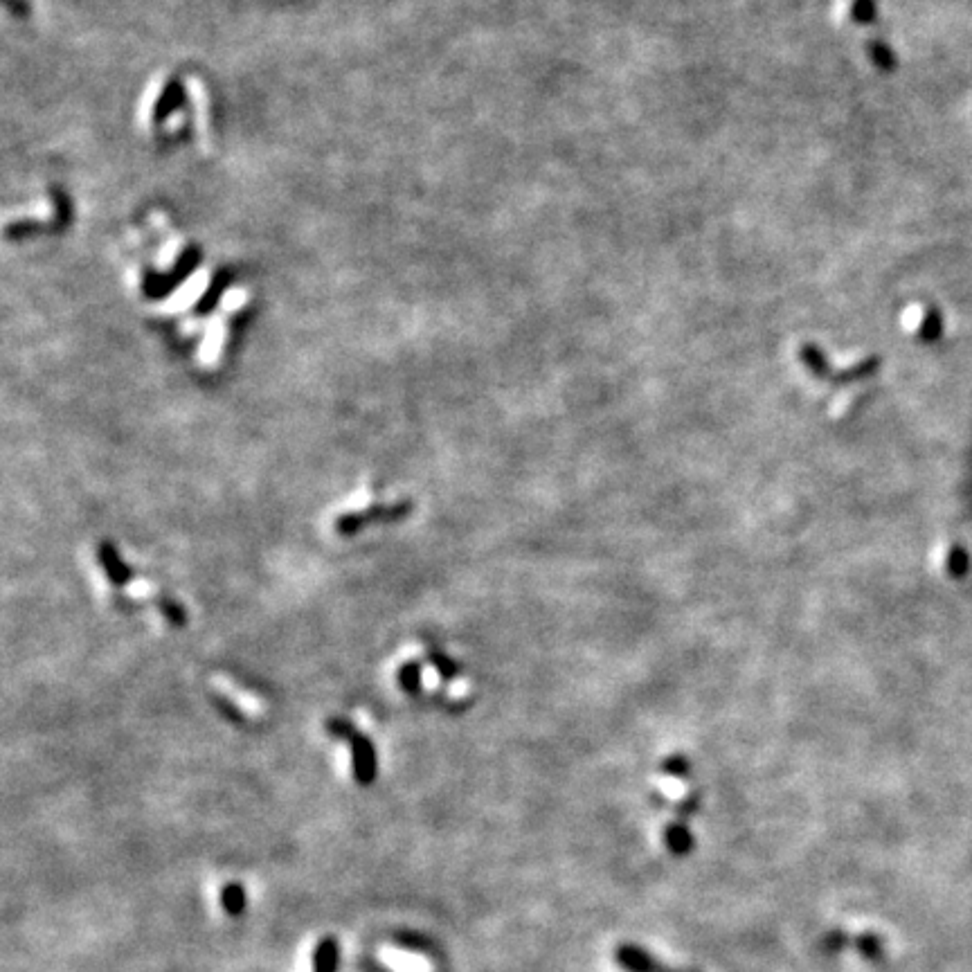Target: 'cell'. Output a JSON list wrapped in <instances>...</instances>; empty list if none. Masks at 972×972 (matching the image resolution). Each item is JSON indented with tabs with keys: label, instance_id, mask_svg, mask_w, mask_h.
<instances>
[{
	"label": "cell",
	"instance_id": "52a82bcc",
	"mask_svg": "<svg viewBox=\"0 0 972 972\" xmlns=\"http://www.w3.org/2000/svg\"><path fill=\"white\" fill-rule=\"evenodd\" d=\"M846 945H849V934H844V932H840V930L828 932V934L824 936V939H822V950H824V952H831V954L844 950Z\"/></svg>",
	"mask_w": 972,
	"mask_h": 972
},
{
	"label": "cell",
	"instance_id": "6da1fadb",
	"mask_svg": "<svg viewBox=\"0 0 972 972\" xmlns=\"http://www.w3.org/2000/svg\"><path fill=\"white\" fill-rule=\"evenodd\" d=\"M615 959L626 972H698V970H678L669 968L657 961L651 952L633 943H621L615 950Z\"/></svg>",
	"mask_w": 972,
	"mask_h": 972
},
{
	"label": "cell",
	"instance_id": "7a4b0ae2",
	"mask_svg": "<svg viewBox=\"0 0 972 972\" xmlns=\"http://www.w3.org/2000/svg\"><path fill=\"white\" fill-rule=\"evenodd\" d=\"M664 844L673 855H687L693 851V835L687 824L673 822L664 828Z\"/></svg>",
	"mask_w": 972,
	"mask_h": 972
},
{
	"label": "cell",
	"instance_id": "8992f818",
	"mask_svg": "<svg viewBox=\"0 0 972 972\" xmlns=\"http://www.w3.org/2000/svg\"><path fill=\"white\" fill-rule=\"evenodd\" d=\"M221 903H223V909L228 914H232V916L243 914V909H246V903H248L246 889H243L241 885H237V882H232V885H228V887L223 889Z\"/></svg>",
	"mask_w": 972,
	"mask_h": 972
},
{
	"label": "cell",
	"instance_id": "3957f363",
	"mask_svg": "<svg viewBox=\"0 0 972 972\" xmlns=\"http://www.w3.org/2000/svg\"><path fill=\"white\" fill-rule=\"evenodd\" d=\"M340 959V948L336 939H322L315 948L313 968L315 972H336Z\"/></svg>",
	"mask_w": 972,
	"mask_h": 972
},
{
	"label": "cell",
	"instance_id": "277c9868",
	"mask_svg": "<svg viewBox=\"0 0 972 972\" xmlns=\"http://www.w3.org/2000/svg\"><path fill=\"white\" fill-rule=\"evenodd\" d=\"M855 948L867 961H882V957H885V941L873 932H862L855 936Z\"/></svg>",
	"mask_w": 972,
	"mask_h": 972
},
{
	"label": "cell",
	"instance_id": "5b68a950",
	"mask_svg": "<svg viewBox=\"0 0 972 972\" xmlns=\"http://www.w3.org/2000/svg\"><path fill=\"white\" fill-rule=\"evenodd\" d=\"M970 565H972L970 556L961 545H952L948 549L945 567H948V572H950V576H954V579H966L968 572H970Z\"/></svg>",
	"mask_w": 972,
	"mask_h": 972
}]
</instances>
